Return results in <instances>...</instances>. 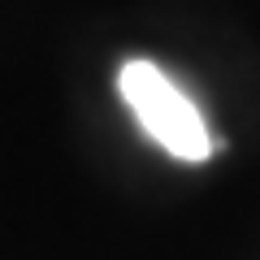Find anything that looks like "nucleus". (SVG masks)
<instances>
[{
    "instance_id": "1",
    "label": "nucleus",
    "mask_w": 260,
    "mask_h": 260,
    "mask_svg": "<svg viewBox=\"0 0 260 260\" xmlns=\"http://www.w3.org/2000/svg\"><path fill=\"white\" fill-rule=\"evenodd\" d=\"M117 95L135 113L143 135L182 165H204L221 148L208 130V117L200 113V104L148 56H130L117 70Z\"/></svg>"
}]
</instances>
